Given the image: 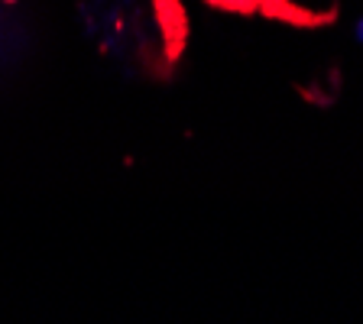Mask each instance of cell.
I'll return each instance as SVG.
<instances>
[{"label":"cell","instance_id":"3","mask_svg":"<svg viewBox=\"0 0 363 324\" xmlns=\"http://www.w3.org/2000/svg\"><path fill=\"white\" fill-rule=\"evenodd\" d=\"M204 4L214 10H224V13H240V16L257 13V0H204Z\"/></svg>","mask_w":363,"mask_h":324},{"label":"cell","instance_id":"2","mask_svg":"<svg viewBox=\"0 0 363 324\" xmlns=\"http://www.w3.org/2000/svg\"><path fill=\"white\" fill-rule=\"evenodd\" d=\"M257 13L269 16V20H282V23H292V26H325L337 16V10H325V13H315V10H305L292 0H257Z\"/></svg>","mask_w":363,"mask_h":324},{"label":"cell","instance_id":"4","mask_svg":"<svg viewBox=\"0 0 363 324\" xmlns=\"http://www.w3.org/2000/svg\"><path fill=\"white\" fill-rule=\"evenodd\" d=\"M357 43H363V23L357 26Z\"/></svg>","mask_w":363,"mask_h":324},{"label":"cell","instance_id":"1","mask_svg":"<svg viewBox=\"0 0 363 324\" xmlns=\"http://www.w3.org/2000/svg\"><path fill=\"white\" fill-rule=\"evenodd\" d=\"M152 16L162 33V55L175 65L189 49V10L182 7V0H152Z\"/></svg>","mask_w":363,"mask_h":324}]
</instances>
